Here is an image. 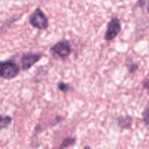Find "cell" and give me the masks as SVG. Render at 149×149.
Here are the masks:
<instances>
[{
	"label": "cell",
	"mask_w": 149,
	"mask_h": 149,
	"mask_svg": "<svg viewBox=\"0 0 149 149\" xmlns=\"http://www.w3.org/2000/svg\"><path fill=\"white\" fill-rule=\"evenodd\" d=\"M20 71V66L14 61H0V78L12 79L18 75Z\"/></svg>",
	"instance_id": "6da1fadb"
},
{
	"label": "cell",
	"mask_w": 149,
	"mask_h": 149,
	"mask_svg": "<svg viewBox=\"0 0 149 149\" xmlns=\"http://www.w3.org/2000/svg\"><path fill=\"white\" fill-rule=\"evenodd\" d=\"M29 23L33 27L40 30L47 29L49 26V20L47 17L39 7L36 8L31 15L29 17Z\"/></svg>",
	"instance_id": "7a4b0ae2"
},
{
	"label": "cell",
	"mask_w": 149,
	"mask_h": 149,
	"mask_svg": "<svg viewBox=\"0 0 149 149\" xmlns=\"http://www.w3.org/2000/svg\"><path fill=\"white\" fill-rule=\"evenodd\" d=\"M121 29H122V24L120 20L117 17H112L110 21L108 23L104 39L106 41H112L119 35Z\"/></svg>",
	"instance_id": "3957f363"
},
{
	"label": "cell",
	"mask_w": 149,
	"mask_h": 149,
	"mask_svg": "<svg viewBox=\"0 0 149 149\" xmlns=\"http://www.w3.org/2000/svg\"><path fill=\"white\" fill-rule=\"evenodd\" d=\"M50 52L60 58H68L71 53V47L67 40H61L55 43L50 48Z\"/></svg>",
	"instance_id": "277c9868"
},
{
	"label": "cell",
	"mask_w": 149,
	"mask_h": 149,
	"mask_svg": "<svg viewBox=\"0 0 149 149\" xmlns=\"http://www.w3.org/2000/svg\"><path fill=\"white\" fill-rule=\"evenodd\" d=\"M42 58V55L37 53H25L21 57V66L23 71L30 69Z\"/></svg>",
	"instance_id": "5b68a950"
},
{
	"label": "cell",
	"mask_w": 149,
	"mask_h": 149,
	"mask_svg": "<svg viewBox=\"0 0 149 149\" xmlns=\"http://www.w3.org/2000/svg\"><path fill=\"white\" fill-rule=\"evenodd\" d=\"M133 122V119L130 116H120L117 119L118 126L122 130L131 129Z\"/></svg>",
	"instance_id": "8992f818"
},
{
	"label": "cell",
	"mask_w": 149,
	"mask_h": 149,
	"mask_svg": "<svg viewBox=\"0 0 149 149\" xmlns=\"http://www.w3.org/2000/svg\"><path fill=\"white\" fill-rule=\"evenodd\" d=\"M12 118L9 116H0V130L7 128L11 124Z\"/></svg>",
	"instance_id": "52a82bcc"
},
{
	"label": "cell",
	"mask_w": 149,
	"mask_h": 149,
	"mask_svg": "<svg viewBox=\"0 0 149 149\" xmlns=\"http://www.w3.org/2000/svg\"><path fill=\"white\" fill-rule=\"evenodd\" d=\"M76 143V139L74 138H67L63 141L60 146V148H65L74 146Z\"/></svg>",
	"instance_id": "ba28073f"
},
{
	"label": "cell",
	"mask_w": 149,
	"mask_h": 149,
	"mask_svg": "<svg viewBox=\"0 0 149 149\" xmlns=\"http://www.w3.org/2000/svg\"><path fill=\"white\" fill-rule=\"evenodd\" d=\"M143 122L146 127H149V105L144 109L142 113Z\"/></svg>",
	"instance_id": "9c48e42d"
},
{
	"label": "cell",
	"mask_w": 149,
	"mask_h": 149,
	"mask_svg": "<svg viewBox=\"0 0 149 149\" xmlns=\"http://www.w3.org/2000/svg\"><path fill=\"white\" fill-rule=\"evenodd\" d=\"M58 88L61 91L63 92V93H66V92L69 90V86H68V84H65V83L63 82V81H61V82L58 84Z\"/></svg>",
	"instance_id": "30bf717a"
},
{
	"label": "cell",
	"mask_w": 149,
	"mask_h": 149,
	"mask_svg": "<svg viewBox=\"0 0 149 149\" xmlns=\"http://www.w3.org/2000/svg\"><path fill=\"white\" fill-rule=\"evenodd\" d=\"M138 67H139V65L138 63H132L130 65L128 66V71H129L130 73L132 74V73H135L137 70L138 69Z\"/></svg>",
	"instance_id": "8fae6325"
},
{
	"label": "cell",
	"mask_w": 149,
	"mask_h": 149,
	"mask_svg": "<svg viewBox=\"0 0 149 149\" xmlns=\"http://www.w3.org/2000/svg\"><path fill=\"white\" fill-rule=\"evenodd\" d=\"M147 1L148 0H138V1H137V6H138L139 7H143L147 3Z\"/></svg>",
	"instance_id": "7c38bea8"
},
{
	"label": "cell",
	"mask_w": 149,
	"mask_h": 149,
	"mask_svg": "<svg viewBox=\"0 0 149 149\" xmlns=\"http://www.w3.org/2000/svg\"><path fill=\"white\" fill-rule=\"evenodd\" d=\"M143 87L146 90H149V79H146L143 82Z\"/></svg>",
	"instance_id": "4fadbf2b"
},
{
	"label": "cell",
	"mask_w": 149,
	"mask_h": 149,
	"mask_svg": "<svg viewBox=\"0 0 149 149\" xmlns=\"http://www.w3.org/2000/svg\"><path fill=\"white\" fill-rule=\"evenodd\" d=\"M146 9H147V13H148V14L149 15V0L148 1V3H147Z\"/></svg>",
	"instance_id": "5bb4252c"
}]
</instances>
